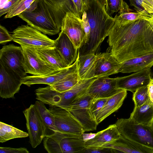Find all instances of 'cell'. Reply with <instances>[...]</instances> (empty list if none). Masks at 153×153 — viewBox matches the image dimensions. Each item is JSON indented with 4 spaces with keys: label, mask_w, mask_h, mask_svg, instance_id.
<instances>
[{
    "label": "cell",
    "mask_w": 153,
    "mask_h": 153,
    "mask_svg": "<svg viewBox=\"0 0 153 153\" xmlns=\"http://www.w3.org/2000/svg\"><path fill=\"white\" fill-rule=\"evenodd\" d=\"M152 19L125 24L115 21L107 42L110 51L119 62L153 53Z\"/></svg>",
    "instance_id": "obj_1"
},
{
    "label": "cell",
    "mask_w": 153,
    "mask_h": 153,
    "mask_svg": "<svg viewBox=\"0 0 153 153\" xmlns=\"http://www.w3.org/2000/svg\"><path fill=\"white\" fill-rule=\"evenodd\" d=\"M105 5L98 0H89L84 10L91 27L88 43L78 49L79 55L99 53L100 46L108 36L115 20L107 13Z\"/></svg>",
    "instance_id": "obj_2"
},
{
    "label": "cell",
    "mask_w": 153,
    "mask_h": 153,
    "mask_svg": "<svg viewBox=\"0 0 153 153\" xmlns=\"http://www.w3.org/2000/svg\"><path fill=\"white\" fill-rule=\"evenodd\" d=\"M18 16L27 25L44 34L55 35L59 33L61 30L44 0H35Z\"/></svg>",
    "instance_id": "obj_3"
},
{
    "label": "cell",
    "mask_w": 153,
    "mask_h": 153,
    "mask_svg": "<svg viewBox=\"0 0 153 153\" xmlns=\"http://www.w3.org/2000/svg\"><path fill=\"white\" fill-rule=\"evenodd\" d=\"M97 78L79 79L71 89L62 93L53 90L48 85L45 87H39L36 91V98L50 106L64 108L71 104L77 97L85 93Z\"/></svg>",
    "instance_id": "obj_4"
},
{
    "label": "cell",
    "mask_w": 153,
    "mask_h": 153,
    "mask_svg": "<svg viewBox=\"0 0 153 153\" xmlns=\"http://www.w3.org/2000/svg\"><path fill=\"white\" fill-rule=\"evenodd\" d=\"M85 142L83 134L72 135L56 131L44 138L43 145L48 153H82Z\"/></svg>",
    "instance_id": "obj_5"
},
{
    "label": "cell",
    "mask_w": 153,
    "mask_h": 153,
    "mask_svg": "<svg viewBox=\"0 0 153 153\" xmlns=\"http://www.w3.org/2000/svg\"><path fill=\"white\" fill-rule=\"evenodd\" d=\"M115 124L120 135L128 139L153 149V125L135 123L129 118H120Z\"/></svg>",
    "instance_id": "obj_6"
},
{
    "label": "cell",
    "mask_w": 153,
    "mask_h": 153,
    "mask_svg": "<svg viewBox=\"0 0 153 153\" xmlns=\"http://www.w3.org/2000/svg\"><path fill=\"white\" fill-rule=\"evenodd\" d=\"M13 41L21 46L34 48L54 47L55 40L28 25H22L13 30Z\"/></svg>",
    "instance_id": "obj_7"
},
{
    "label": "cell",
    "mask_w": 153,
    "mask_h": 153,
    "mask_svg": "<svg viewBox=\"0 0 153 153\" xmlns=\"http://www.w3.org/2000/svg\"><path fill=\"white\" fill-rule=\"evenodd\" d=\"M93 98L86 92L75 99L64 108L69 111L81 124L85 131L96 130L98 125L90 111Z\"/></svg>",
    "instance_id": "obj_8"
},
{
    "label": "cell",
    "mask_w": 153,
    "mask_h": 153,
    "mask_svg": "<svg viewBox=\"0 0 153 153\" xmlns=\"http://www.w3.org/2000/svg\"><path fill=\"white\" fill-rule=\"evenodd\" d=\"M23 112L26 120L29 142L35 148L47 135V128L35 104L30 105Z\"/></svg>",
    "instance_id": "obj_9"
},
{
    "label": "cell",
    "mask_w": 153,
    "mask_h": 153,
    "mask_svg": "<svg viewBox=\"0 0 153 153\" xmlns=\"http://www.w3.org/2000/svg\"><path fill=\"white\" fill-rule=\"evenodd\" d=\"M49 110L53 116L58 131L72 135L80 136L82 135L85 131L79 122L67 110L50 106Z\"/></svg>",
    "instance_id": "obj_10"
},
{
    "label": "cell",
    "mask_w": 153,
    "mask_h": 153,
    "mask_svg": "<svg viewBox=\"0 0 153 153\" xmlns=\"http://www.w3.org/2000/svg\"><path fill=\"white\" fill-rule=\"evenodd\" d=\"M110 48L105 52L96 55L94 65L84 79L99 78L119 73L120 62L112 54Z\"/></svg>",
    "instance_id": "obj_11"
},
{
    "label": "cell",
    "mask_w": 153,
    "mask_h": 153,
    "mask_svg": "<svg viewBox=\"0 0 153 153\" xmlns=\"http://www.w3.org/2000/svg\"><path fill=\"white\" fill-rule=\"evenodd\" d=\"M24 56L23 65L26 73L39 76L51 73L57 70L38 54L34 48L21 46Z\"/></svg>",
    "instance_id": "obj_12"
},
{
    "label": "cell",
    "mask_w": 153,
    "mask_h": 153,
    "mask_svg": "<svg viewBox=\"0 0 153 153\" xmlns=\"http://www.w3.org/2000/svg\"><path fill=\"white\" fill-rule=\"evenodd\" d=\"M23 59V50L21 46L10 44L3 46L0 50V63L10 68L23 78L27 76Z\"/></svg>",
    "instance_id": "obj_13"
},
{
    "label": "cell",
    "mask_w": 153,
    "mask_h": 153,
    "mask_svg": "<svg viewBox=\"0 0 153 153\" xmlns=\"http://www.w3.org/2000/svg\"><path fill=\"white\" fill-rule=\"evenodd\" d=\"M61 30L78 49L84 45L85 34L81 19L73 13L69 12L66 13L62 20Z\"/></svg>",
    "instance_id": "obj_14"
},
{
    "label": "cell",
    "mask_w": 153,
    "mask_h": 153,
    "mask_svg": "<svg viewBox=\"0 0 153 153\" xmlns=\"http://www.w3.org/2000/svg\"><path fill=\"white\" fill-rule=\"evenodd\" d=\"M23 78L9 68L0 63V96L13 98L19 91Z\"/></svg>",
    "instance_id": "obj_15"
},
{
    "label": "cell",
    "mask_w": 153,
    "mask_h": 153,
    "mask_svg": "<svg viewBox=\"0 0 153 153\" xmlns=\"http://www.w3.org/2000/svg\"><path fill=\"white\" fill-rule=\"evenodd\" d=\"M78 55L76 61L71 66L57 70L47 74L39 76H26L22 79V83L28 87L36 84L51 85L58 82L67 75L78 71Z\"/></svg>",
    "instance_id": "obj_16"
},
{
    "label": "cell",
    "mask_w": 153,
    "mask_h": 153,
    "mask_svg": "<svg viewBox=\"0 0 153 153\" xmlns=\"http://www.w3.org/2000/svg\"><path fill=\"white\" fill-rule=\"evenodd\" d=\"M152 78L151 68H147L128 76L116 77L117 86L133 93L138 89L147 85Z\"/></svg>",
    "instance_id": "obj_17"
},
{
    "label": "cell",
    "mask_w": 153,
    "mask_h": 153,
    "mask_svg": "<svg viewBox=\"0 0 153 153\" xmlns=\"http://www.w3.org/2000/svg\"><path fill=\"white\" fill-rule=\"evenodd\" d=\"M122 90L117 87L116 78L104 76L95 80L88 88L86 93L94 98H106Z\"/></svg>",
    "instance_id": "obj_18"
},
{
    "label": "cell",
    "mask_w": 153,
    "mask_h": 153,
    "mask_svg": "<svg viewBox=\"0 0 153 153\" xmlns=\"http://www.w3.org/2000/svg\"><path fill=\"white\" fill-rule=\"evenodd\" d=\"M51 14L59 28L61 30L62 20L69 12L76 15V13L73 0H44Z\"/></svg>",
    "instance_id": "obj_19"
},
{
    "label": "cell",
    "mask_w": 153,
    "mask_h": 153,
    "mask_svg": "<svg viewBox=\"0 0 153 153\" xmlns=\"http://www.w3.org/2000/svg\"><path fill=\"white\" fill-rule=\"evenodd\" d=\"M55 40L54 46L58 50L67 65L70 66L76 60L78 49L68 37L62 31Z\"/></svg>",
    "instance_id": "obj_20"
},
{
    "label": "cell",
    "mask_w": 153,
    "mask_h": 153,
    "mask_svg": "<svg viewBox=\"0 0 153 153\" xmlns=\"http://www.w3.org/2000/svg\"><path fill=\"white\" fill-rule=\"evenodd\" d=\"M102 147L112 149L113 153H153V149L139 144L121 135L118 140Z\"/></svg>",
    "instance_id": "obj_21"
},
{
    "label": "cell",
    "mask_w": 153,
    "mask_h": 153,
    "mask_svg": "<svg viewBox=\"0 0 153 153\" xmlns=\"http://www.w3.org/2000/svg\"><path fill=\"white\" fill-rule=\"evenodd\" d=\"M121 135L114 124L97 132L91 138L85 140V147H102L118 140Z\"/></svg>",
    "instance_id": "obj_22"
},
{
    "label": "cell",
    "mask_w": 153,
    "mask_h": 153,
    "mask_svg": "<svg viewBox=\"0 0 153 153\" xmlns=\"http://www.w3.org/2000/svg\"><path fill=\"white\" fill-rule=\"evenodd\" d=\"M127 91L122 89L108 98L96 117V121L98 125L120 108L127 96Z\"/></svg>",
    "instance_id": "obj_23"
},
{
    "label": "cell",
    "mask_w": 153,
    "mask_h": 153,
    "mask_svg": "<svg viewBox=\"0 0 153 153\" xmlns=\"http://www.w3.org/2000/svg\"><path fill=\"white\" fill-rule=\"evenodd\" d=\"M119 73H128L140 71L153 66V53L120 62Z\"/></svg>",
    "instance_id": "obj_24"
},
{
    "label": "cell",
    "mask_w": 153,
    "mask_h": 153,
    "mask_svg": "<svg viewBox=\"0 0 153 153\" xmlns=\"http://www.w3.org/2000/svg\"><path fill=\"white\" fill-rule=\"evenodd\" d=\"M129 118L137 124L153 125V103L149 99L143 105L134 106Z\"/></svg>",
    "instance_id": "obj_25"
},
{
    "label": "cell",
    "mask_w": 153,
    "mask_h": 153,
    "mask_svg": "<svg viewBox=\"0 0 153 153\" xmlns=\"http://www.w3.org/2000/svg\"><path fill=\"white\" fill-rule=\"evenodd\" d=\"M34 48L42 59L55 68L61 69L68 67L55 46Z\"/></svg>",
    "instance_id": "obj_26"
},
{
    "label": "cell",
    "mask_w": 153,
    "mask_h": 153,
    "mask_svg": "<svg viewBox=\"0 0 153 153\" xmlns=\"http://www.w3.org/2000/svg\"><path fill=\"white\" fill-rule=\"evenodd\" d=\"M28 137L26 132L11 125L0 122V142L3 143L10 140Z\"/></svg>",
    "instance_id": "obj_27"
},
{
    "label": "cell",
    "mask_w": 153,
    "mask_h": 153,
    "mask_svg": "<svg viewBox=\"0 0 153 153\" xmlns=\"http://www.w3.org/2000/svg\"><path fill=\"white\" fill-rule=\"evenodd\" d=\"M35 105L46 127L47 135L58 131L55 126L53 116L49 109L46 108L45 103L37 100L36 101Z\"/></svg>",
    "instance_id": "obj_28"
},
{
    "label": "cell",
    "mask_w": 153,
    "mask_h": 153,
    "mask_svg": "<svg viewBox=\"0 0 153 153\" xmlns=\"http://www.w3.org/2000/svg\"><path fill=\"white\" fill-rule=\"evenodd\" d=\"M78 74L79 79H85L93 68L95 60L96 55L91 53L79 56L78 52Z\"/></svg>",
    "instance_id": "obj_29"
},
{
    "label": "cell",
    "mask_w": 153,
    "mask_h": 153,
    "mask_svg": "<svg viewBox=\"0 0 153 153\" xmlns=\"http://www.w3.org/2000/svg\"><path fill=\"white\" fill-rule=\"evenodd\" d=\"M79 80L77 71L67 75L50 86L53 90L60 93H62L71 89L78 82Z\"/></svg>",
    "instance_id": "obj_30"
},
{
    "label": "cell",
    "mask_w": 153,
    "mask_h": 153,
    "mask_svg": "<svg viewBox=\"0 0 153 153\" xmlns=\"http://www.w3.org/2000/svg\"><path fill=\"white\" fill-rule=\"evenodd\" d=\"M153 15L141 12H128L117 15L114 18L115 22L119 24H125L140 19L150 20Z\"/></svg>",
    "instance_id": "obj_31"
},
{
    "label": "cell",
    "mask_w": 153,
    "mask_h": 153,
    "mask_svg": "<svg viewBox=\"0 0 153 153\" xmlns=\"http://www.w3.org/2000/svg\"><path fill=\"white\" fill-rule=\"evenodd\" d=\"M129 6L123 0H106L105 9L111 16L115 12L121 13L127 10Z\"/></svg>",
    "instance_id": "obj_32"
},
{
    "label": "cell",
    "mask_w": 153,
    "mask_h": 153,
    "mask_svg": "<svg viewBox=\"0 0 153 153\" xmlns=\"http://www.w3.org/2000/svg\"><path fill=\"white\" fill-rule=\"evenodd\" d=\"M35 0H21L6 14L4 19L18 16L25 10Z\"/></svg>",
    "instance_id": "obj_33"
},
{
    "label": "cell",
    "mask_w": 153,
    "mask_h": 153,
    "mask_svg": "<svg viewBox=\"0 0 153 153\" xmlns=\"http://www.w3.org/2000/svg\"><path fill=\"white\" fill-rule=\"evenodd\" d=\"M147 85L138 89L133 93L132 100L134 106H140L149 99Z\"/></svg>",
    "instance_id": "obj_34"
},
{
    "label": "cell",
    "mask_w": 153,
    "mask_h": 153,
    "mask_svg": "<svg viewBox=\"0 0 153 153\" xmlns=\"http://www.w3.org/2000/svg\"><path fill=\"white\" fill-rule=\"evenodd\" d=\"M137 12L153 15V9L147 0H129Z\"/></svg>",
    "instance_id": "obj_35"
},
{
    "label": "cell",
    "mask_w": 153,
    "mask_h": 153,
    "mask_svg": "<svg viewBox=\"0 0 153 153\" xmlns=\"http://www.w3.org/2000/svg\"><path fill=\"white\" fill-rule=\"evenodd\" d=\"M108 98H93L92 100L90 105V111L92 116L95 119L98 112L104 105Z\"/></svg>",
    "instance_id": "obj_36"
},
{
    "label": "cell",
    "mask_w": 153,
    "mask_h": 153,
    "mask_svg": "<svg viewBox=\"0 0 153 153\" xmlns=\"http://www.w3.org/2000/svg\"><path fill=\"white\" fill-rule=\"evenodd\" d=\"M81 21L85 34V39L84 44L85 45L88 43L89 40L91 31V27L88 19L86 13L85 11H84L82 17Z\"/></svg>",
    "instance_id": "obj_37"
},
{
    "label": "cell",
    "mask_w": 153,
    "mask_h": 153,
    "mask_svg": "<svg viewBox=\"0 0 153 153\" xmlns=\"http://www.w3.org/2000/svg\"><path fill=\"white\" fill-rule=\"evenodd\" d=\"M13 40L11 35L6 28L1 25H0V44H4Z\"/></svg>",
    "instance_id": "obj_38"
},
{
    "label": "cell",
    "mask_w": 153,
    "mask_h": 153,
    "mask_svg": "<svg viewBox=\"0 0 153 153\" xmlns=\"http://www.w3.org/2000/svg\"><path fill=\"white\" fill-rule=\"evenodd\" d=\"M112 152L111 149L103 147H85L82 153H107Z\"/></svg>",
    "instance_id": "obj_39"
},
{
    "label": "cell",
    "mask_w": 153,
    "mask_h": 153,
    "mask_svg": "<svg viewBox=\"0 0 153 153\" xmlns=\"http://www.w3.org/2000/svg\"><path fill=\"white\" fill-rule=\"evenodd\" d=\"M0 153H29L27 149L24 147L14 148L10 147H0Z\"/></svg>",
    "instance_id": "obj_40"
},
{
    "label": "cell",
    "mask_w": 153,
    "mask_h": 153,
    "mask_svg": "<svg viewBox=\"0 0 153 153\" xmlns=\"http://www.w3.org/2000/svg\"><path fill=\"white\" fill-rule=\"evenodd\" d=\"M21 0H10L0 9V17L4 14H7L17 3Z\"/></svg>",
    "instance_id": "obj_41"
},
{
    "label": "cell",
    "mask_w": 153,
    "mask_h": 153,
    "mask_svg": "<svg viewBox=\"0 0 153 153\" xmlns=\"http://www.w3.org/2000/svg\"><path fill=\"white\" fill-rule=\"evenodd\" d=\"M73 1L76 9L77 16L81 19L84 12L82 0H73Z\"/></svg>",
    "instance_id": "obj_42"
},
{
    "label": "cell",
    "mask_w": 153,
    "mask_h": 153,
    "mask_svg": "<svg viewBox=\"0 0 153 153\" xmlns=\"http://www.w3.org/2000/svg\"><path fill=\"white\" fill-rule=\"evenodd\" d=\"M147 86L149 99L153 103V77Z\"/></svg>",
    "instance_id": "obj_43"
},
{
    "label": "cell",
    "mask_w": 153,
    "mask_h": 153,
    "mask_svg": "<svg viewBox=\"0 0 153 153\" xmlns=\"http://www.w3.org/2000/svg\"><path fill=\"white\" fill-rule=\"evenodd\" d=\"M89 0H82L83 4V11L86 8L88 4V1ZM99 1L102 3L106 5V0H98Z\"/></svg>",
    "instance_id": "obj_44"
},
{
    "label": "cell",
    "mask_w": 153,
    "mask_h": 153,
    "mask_svg": "<svg viewBox=\"0 0 153 153\" xmlns=\"http://www.w3.org/2000/svg\"><path fill=\"white\" fill-rule=\"evenodd\" d=\"M10 0H0V9H2Z\"/></svg>",
    "instance_id": "obj_45"
},
{
    "label": "cell",
    "mask_w": 153,
    "mask_h": 153,
    "mask_svg": "<svg viewBox=\"0 0 153 153\" xmlns=\"http://www.w3.org/2000/svg\"><path fill=\"white\" fill-rule=\"evenodd\" d=\"M147 1L150 4L153 9V0H147Z\"/></svg>",
    "instance_id": "obj_46"
},
{
    "label": "cell",
    "mask_w": 153,
    "mask_h": 153,
    "mask_svg": "<svg viewBox=\"0 0 153 153\" xmlns=\"http://www.w3.org/2000/svg\"><path fill=\"white\" fill-rule=\"evenodd\" d=\"M151 21L152 22V28L153 30V16L152 17V19H151Z\"/></svg>",
    "instance_id": "obj_47"
},
{
    "label": "cell",
    "mask_w": 153,
    "mask_h": 153,
    "mask_svg": "<svg viewBox=\"0 0 153 153\" xmlns=\"http://www.w3.org/2000/svg\"></svg>",
    "instance_id": "obj_48"
}]
</instances>
